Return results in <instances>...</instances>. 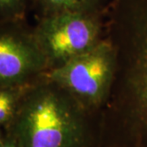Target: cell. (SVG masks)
I'll list each match as a JSON object with an SVG mask.
<instances>
[{"mask_svg": "<svg viewBox=\"0 0 147 147\" xmlns=\"http://www.w3.org/2000/svg\"><path fill=\"white\" fill-rule=\"evenodd\" d=\"M79 107L63 88L43 75L23 96L14 133L23 147H74L82 134Z\"/></svg>", "mask_w": 147, "mask_h": 147, "instance_id": "obj_2", "label": "cell"}, {"mask_svg": "<svg viewBox=\"0 0 147 147\" xmlns=\"http://www.w3.org/2000/svg\"><path fill=\"white\" fill-rule=\"evenodd\" d=\"M47 71L33 30L23 21L0 23V88L30 84Z\"/></svg>", "mask_w": 147, "mask_h": 147, "instance_id": "obj_5", "label": "cell"}, {"mask_svg": "<svg viewBox=\"0 0 147 147\" xmlns=\"http://www.w3.org/2000/svg\"><path fill=\"white\" fill-rule=\"evenodd\" d=\"M4 140H5V137H3V133H2V131L0 130V147L2 146V145L3 144Z\"/></svg>", "mask_w": 147, "mask_h": 147, "instance_id": "obj_10", "label": "cell"}, {"mask_svg": "<svg viewBox=\"0 0 147 147\" xmlns=\"http://www.w3.org/2000/svg\"><path fill=\"white\" fill-rule=\"evenodd\" d=\"M102 12H63L40 16L33 30L47 71L94 47L101 40Z\"/></svg>", "mask_w": 147, "mask_h": 147, "instance_id": "obj_4", "label": "cell"}, {"mask_svg": "<svg viewBox=\"0 0 147 147\" xmlns=\"http://www.w3.org/2000/svg\"><path fill=\"white\" fill-rule=\"evenodd\" d=\"M106 0H32L40 16L63 12H102Z\"/></svg>", "mask_w": 147, "mask_h": 147, "instance_id": "obj_6", "label": "cell"}, {"mask_svg": "<svg viewBox=\"0 0 147 147\" xmlns=\"http://www.w3.org/2000/svg\"><path fill=\"white\" fill-rule=\"evenodd\" d=\"M30 84L0 88V125L15 120L23 96Z\"/></svg>", "mask_w": 147, "mask_h": 147, "instance_id": "obj_7", "label": "cell"}, {"mask_svg": "<svg viewBox=\"0 0 147 147\" xmlns=\"http://www.w3.org/2000/svg\"><path fill=\"white\" fill-rule=\"evenodd\" d=\"M115 54L110 42L94 47L44 74L73 96L81 106H96L108 99L115 72Z\"/></svg>", "mask_w": 147, "mask_h": 147, "instance_id": "obj_3", "label": "cell"}, {"mask_svg": "<svg viewBox=\"0 0 147 147\" xmlns=\"http://www.w3.org/2000/svg\"><path fill=\"white\" fill-rule=\"evenodd\" d=\"M108 10L116 65L107 100L147 115V0H112Z\"/></svg>", "mask_w": 147, "mask_h": 147, "instance_id": "obj_1", "label": "cell"}, {"mask_svg": "<svg viewBox=\"0 0 147 147\" xmlns=\"http://www.w3.org/2000/svg\"><path fill=\"white\" fill-rule=\"evenodd\" d=\"M30 1L0 0V23L23 21Z\"/></svg>", "mask_w": 147, "mask_h": 147, "instance_id": "obj_8", "label": "cell"}, {"mask_svg": "<svg viewBox=\"0 0 147 147\" xmlns=\"http://www.w3.org/2000/svg\"><path fill=\"white\" fill-rule=\"evenodd\" d=\"M1 147H23V146L19 138L13 132V135L5 138L4 142Z\"/></svg>", "mask_w": 147, "mask_h": 147, "instance_id": "obj_9", "label": "cell"}]
</instances>
